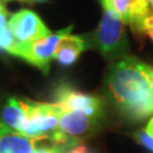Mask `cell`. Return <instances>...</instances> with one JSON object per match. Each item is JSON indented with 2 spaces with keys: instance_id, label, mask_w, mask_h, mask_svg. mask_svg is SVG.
I'll return each mask as SVG.
<instances>
[{
  "instance_id": "3957f363",
  "label": "cell",
  "mask_w": 153,
  "mask_h": 153,
  "mask_svg": "<svg viewBox=\"0 0 153 153\" xmlns=\"http://www.w3.org/2000/svg\"><path fill=\"white\" fill-rule=\"evenodd\" d=\"M26 118L19 127L18 133L32 138H49L57 131L61 109L57 103L36 102L31 100H19Z\"/></svg>"
},
{
  "instance_id": "7a4b0ae2",
  "label": "cell",
  "mask_w": 153,
  "mask_h": 153,
  "mask_svg": "<svg viewBox=\"0 0 153 153\" xmlns=\"http://www.w3.org/2000/svg\"><path fill=\"white\" fill-rule=\"evenodd\" d=\"M98 51L107 59H120L129 51L125 23L117 14L103 9V15L94 35Z\"/></svg>"
},
{
  "instance_id": "2e32d148",
  "label": "cell",
  "mask_w": 153,
  "mask_h": 153,
  "mask_svg": "<svg viewBox=\"0 0 153 153\" xmlns=\"http://www.w3.org/2000/svg\"><path fill=\"white\" fill-rule=\"evenodd\" d=\"M68 153H91V152L88 150H86V148L79 145V146H76V148H74L73 150H71Z\"/></svg>"
},
{
  "instance_id": "6da1fadb",
  "label": "cell",
  "mask_w": 153,
  "mask_h": 153,
  "mask_svg": "<svg viewBox=\"0 0 153 153\" xmlns=\"http://www.w3.org/2000/svg\"><path fill=\"white\" fill-rule=\"evenodd\" d=\"M105 88L111 101L131 120L153 115V66L126 56L110 67Z\"/></svg>"
},
{
  "instance_id": "e0dca14e",
  "label": "cell",
  "mask_w": 153,
  "mask_h": 153,
  "mask_svg": "<svg viewBox=\"0 0 153 153\" xmlns=\"http://www.w3.org/2000/svg\"><path fill=\"white\" fill-rule=\"evenodd\" d=\"M145 131H146V133H148L149 135H151V136L153 137V117L150 119V121H149L148 126H146V128H145Z\"/></svg>"
},
{
  "instance_id": "9a60e30c",
  "label": "cell",
  "mask_w": 153,
  "mask_h": 153,
  "mask_svg": "<svg viewBox=\"0 0 153 153\" xmlns=\"http://www.w3.org/2000/svg\"><path fill=\"white\" fill-rule=\"evenodd\" d=\"M67 149L59 146V145H56V144H51V145H42V146H39L36 145V148L34 150L33 153H66Z\"/></svg>"
},
{
  "instance_id": "9c48e42d",
  "label": "cell",
  "mask_w": 153,
  "mask_h": 153,
  "mask_svg": "<svg viewBox=\"0 0 153 153\" xmlns=\"http://www.w3.org/2000/svg\"><path fill=\"white\" fill-rule=\"evenodd\" d=\"M41 140L43 138H32L23 135L4 123L0 133V153H33Z\"/></svg>"
},
{
  "instance_id": "52a82bcc",
  "label": "cell",
  "mask_w": 153,
  "mask_h": 153,
  "mask_svg": "<svg viewBox=\"0 0 153 153\" xmlns=\"http://www.w3.org/2000/svg\"><path fill=\"white\" fill-rule=\"evenodd\" d=\"M100 2L103 9L117 14L135 32L143 18L152 11L148 0H100Z\"/></svg>"
},
{
  "instance_id": "8fae6325",
  "label": "cell",
  "mask_w": 153,
  "mask_h": 153,
  "mask_svg": "<svg viewBox=\"0 0 153 153\" xmlns=\"http://www.w3.org/2000/svg\"><path fill=\"white\" fill-rule=\"evenodd\" d=\"M2 121L9 128L18 131L23 121L26 118V114L21 102L15 98H9L2 109Z\"/></svg>"
},
{
  "instance_id": "30bf717a",
  "label": "cell",
  "mask_w": 153,
  "mask_h": 153,
  "mask_svg": "<svg viewBox=\"0 0 153 153\" xmlns=\"http://www.w3.org/2000/svg\"><path fill=\"white\" fill-rule=\"evenodd\" d=\"M86 47L88 41L83 36L71 34V32L66 33L57 45L53 59L64 67H69L76 62Z\"/></svg>"
},
{
  "instance_id": "ba28073f",
  "label": "cell",
  "mask_w": 153,
  "mask_h": 153,
  "mask_svg": "<svg viewBox=\"0 0 153 153\" xmlns=\"http://www.w3.org/2000/svg\"><path fill=\"white\" fill-rule=\"evenodd\" d=\"M99 119L97 117L81 114V112H64L61 111L59 125L57 131L62 133L69 138L77 141L78 138L86 136L88 133L95 129Z\"/></svg>"
},
{
  "instance_id": "ffe728a7",
  "label": "cell",
  "mask_w": 153,
  "mask_h": 153,
  "mask_svg": "<svg viewBox=\"0 0 153 153\" xmlns=\"http://www.w3.org/2000/svg\"><path fill=\"white\" fill-rule=\"evenodd\" d=\"M2 127H4V123L0 121V133H1V131H2Z\"/></svg>"
},
{
  "instance_id": "277c9868",
  "label": "cell",
  "mask_w": 153,
  "mask_h": 153,
  "mask_svg": "<svg viewBox=\"0 0 153 153\" xmlns=\"http://www.w3.org/2000/svg\"><path fill=\"white\" fill-rule=\"evenodd\" d=\"M71 28L73 27L69 26L56 33H50L49 35L31 43H16L10 55L21 58L28 64L35 66L42 73L48 74L50 61L55 58L57 45L60 39L66 33L71 32Z\"/></svg>"
},
{
  "instance_id": "4fadbf2b",
  "label": "cell",
  "mask_w": 153,
  "mask_h": 153,
  "mask_svg": "<svg viewBox=\"0 0 153 153\" xmlns=\"http://www.w3.org/2000/svg\"><path fill=\"white\" fill-rule=\"evenodd\" d=\"M136 33L145 34L153 41V11H151L148 16L143 18Z\"/></svg>"
},
{
  "instance_id": "d6986e66",
  "label": "cell",
  "mask_w": 153,
  "mask_h": 153,
  "mask_svg": "<svg viewBox=\"0 0 153 153\" xmlns=\"http://www.w3.org/2000/svg\"><path fill=\"white\" fill-rule=\"evenodd\" d=\"M149 5H150V7H151V10L153 11V0H148Z\"/></svg>"
},
{
  "instance_id": "8992f818",
  "label": "cell",
  "mask_w": 153,
  "mask_h": 153,
  "mask_svg": "<svg viewBox=\"0 0 153 153\" xmlns=\"http://www.w3.org/2000/svg\"><path fill=\"white\" fill-rule=\"evenodd\" d=\"M8 27L17 43H31L51 33L38 14L30 9H21L11 15Z\"/></svg>"
},
{
  "instance_id": "7c38bea8",
  "label": "cell",
  "mask_w": 153,
  "mask_h": 153,
  "mask_svg": "<svg viewBox=\"0 0 153 153\" xmlns=\"http://www.w3.org/2000/svg\"><path fill=\"white\" fill-rule=\"evenodd\" d=\"M16 40L14 38L10 28L7 27L2 31H0V50L10 53L11 50L14 49V47L16 45Z\"/></svg>"
},
{
  "instance_id": "7402d4cb",
  "label": "cell",
  "mask_w": 153,
  "mask_h": 153,
  "mask_svg": "<svg viewBox=\"0 0 153 153\" xmlns=\"http://www.w3.org/2000/svg\"><path fill=\"white\" fill-rule=\"evenodd\" d=\"M2 1H10V0H2ZM19 1H25V0H19Z\"/></svg>"
},
{
  "instance_id": "5b68a950",
  "label": "cell",
  "mask_w": 153,
  "mask_h": 153,
  "mask_svg": "<svg viewBox=\"0 0 153 153\" xmlns=\"http://www.w3.org/2000/svg\"><path fill=\"white\" fill-rule=\"evenodd\" d=\"M55 98V103L64 112H81L97 118L103 114V102L99 97L78 91L69 85H60L56 90Z\"/></svg>"
},
{
  "instance_id": "5bb4252c",
  "label": "cell",
  "mask_w": 153,
  "mask_h": 153,
  "mask_svg": "<svg viewBox=\"0 0 153 153\" xmlns=\"http://www.w3.org/2000/svg\"><path fill=\"white\" fill-rule=\"evenodd\" d=\"M136 141L140 144H142L144 148L149 149L151 152H153V137L149 135L146 131H140L134 135Z\"/></svg>"
},
{
  "instance_id": "ac0fdd59",
  "label": "cell",
  "mask_w": 153,
  "mask_h": 153,
  "mask_svg": "<svg viewBox=\"0 0 153 153\" xmlns=\"http://www.w3.org/2000/svg\"><path fill=\"white\" fill-rule=\"evenodd\" d=\"M25 1L32 2V4H38V2H44V1H47V0H25Z\"/></svg>"
},
{
  "instance_id": "44dd1931",
  "label": "cell",
  "mask_w": 153,
  "mask_h": 153,
  "mask_svg": "<svg viewBox=\"0 0 153 153\" xmlns=\"http://www.w3.org/2000/svg\"><path fill=\"white\" fill-rule=\"evenodd\" d=\"M4 7H5V6L2 5V2H1V0H0V10H1V9H2Z\"/></svg>"
}]
</instances>
